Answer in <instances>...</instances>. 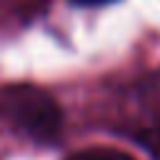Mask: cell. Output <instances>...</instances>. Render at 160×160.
Segmentation results:
<instances>
[{
  "instance_id": "cell-1",
  "label": "cell",
  "mask_w": 160,
  "mask_h": 160,
  "mask_svg": "<svg viewBox=\"0 0 160 160\" xmlns=\"http://www.w3.org/2000/svg\"><path fill=\"white\" fill-rule=\"evenodd\" d=\"M0 120L38 145H52L62 135V108L42 88H0Z\"/></svg>"
},
{
  "instance_id": "cell-2",
  "label": "cell",
  "mask_w": 160,
  "mask_h": 160,
  "mask_svg": "<svg viewBox=\"0 0 160 160\" xmlns=\"http://www.w3.org/2000/svg\"><path fill=\"white\" fill-rule=\"evenodd\" d=\"M65 160H135V158L130 152L115 150V148H85V150L68 155Z\"/></svg>"
},
{
  "instance_id": "cell-3",
  "label": "cell",
  "mask_w": 160,
  "mask_h": 160,
  "mask_svg": "<svg viewBox=\"0 0 160 160\" xmlns=\"http://www.w3.org/2000/svg\"><path fill=\"white\" fill-rule=\"evenodd\" d=\"M72 5H80V8H105V5H112L118 0H70Z\"/></svg>"
}]
</instances>
